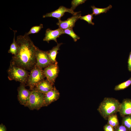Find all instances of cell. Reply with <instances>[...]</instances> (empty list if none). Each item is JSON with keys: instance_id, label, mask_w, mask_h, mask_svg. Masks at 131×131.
<instances>
[{"instance_id": "cell-6", "label": "cell", "mask_w": 131, "mask_h": 131, "mask_svg": "<svg viewBox=\"0 0 131 131\" xmlns=\"http://www.w3.org/2000/svg\"><path fill=\"white\" fill-rule=\"evenodd\" d=\"M48 53V51L42 50L37 48L36 53L35 66L42 68L52 64L49 58Z\"/></svg>"}, {"instance_id": "cell-16", "label": "cell", "mask_w": 131, "mask_h": 131, "mask_svg": "<svg viewBox=\"0 0 131 131\" xmlns=\"http://www.w3.org/2000/svg\"><path fill=\"white\" fill-rule=\"evenodd\" d=\"M14 32V37L12 43L11 44L8 52L15 56L17 54L18 50L17 45L15 38V35L17 31H13Z\"/></svg>"}, {"instance_id": "cell-27", "label": "cell", "mask_w": 131, "mask_h": 131, "mask_svg": "<svg viewBox=\"0 0 131 131\" xmlns=\"http://www.w3.org/2000/svg\"><path fill=\"white\" fill-rule=\"evenodd\" d=\"M127 63L128 69L130 72H131V51L129 53Z\"/></svg>"}, {"instance_id": "cell-26", "label": "cell", "mask_w": 131, "mask_h": 131, "mask_svg": "<svg viewBox=\"0 0 131 131\" xmlns=\"http://www.w3.org/2000/svg\"><path fill=\"white\" fill-rule=\"evenodd\" d=\"M114 130L115 131H128L127 128L122 124L119 125Z\"/></svg>"}, {"instance_id": "cell-3", "label": "cell", "mask_w": 131, "mask_h": 131, "mask_svg": "<svg viewBox=\"0 0 131 131\" xmlns=\"http://www.w3.org/2000/svg\"><path fill=\"white\" fill-rule=\"evenodd\" d=\"M7 72L9 80H14L21 83L26 84L29 74L27 70L11 62Z\"/></svg>"}, {"instance_id": "cell-15", "label": "cell", "mask_w": 131, "mask_h": 131, "mask_svg": "<svg viewBox=\"0 0 131 131\" xmlns=\"http://www.w3.org/2000/svg\"><path fill=\"white\" fill-rule=\"evenodd\" d=\"M62 44V43H57L56 46L48 51V56L52 64L57 62L56 58L57 55L58 53V51L60 49V47Z\"/></svg>"}, {"instance_id": "cell-21", "label": "cell", "mask_w": 131, "mask_h": 131, "mask_svg": "<svg viewBox=\"0 0 131 131\" xmlns=\"http://www.w3.org/2000/svg\"><path fill=\"white\" fill-rule=\"evenodd\" d=\"M64 34H66L70 36L75 42H76L80 39V37L74 32L73 28L63 30Z\"/></svg>"}, {"instance_id": "cell-14", "label": "cell", "mask_w": 131, "mask_h": 131, "mask_svg": "<svg viewBox=\"0 0 131 131\" xmlns=\"http://www.w3.org/2000/svg\"><path fill=\"white\" fill-rule=\"evenodd\" d=\"M53 85L46 79L40 82L34 89L45 94L54 88Z\"/></svg>"}, {"instance_id": "cell-20", "label": "cell", "mask_w": 131, "mask_h": 131, "mask_svg": "<svg viewBox=\"0 0 131 131\" xmlns=\"http://www.w3.org/2000/svg\"><path fill=\"white\" fill-rule=\"evenodd\" d=\"M122 118V125L125 126L128 131H131V115L126 116Z\"/></svg>"}, {"instance_id": "cell-22", "label": "cell", "mask_w": 131, "mask_h": 131, "mask_svg": "<svg viewBox=\"0 0 131 131\" xmlns=\"http://www.w3.org/2000/svg\"><path fill=\"white\" fill-rule=\"evenodd\" d=\"M43 27L42 24H40L38 26H34L32 27L29 31L27 33H26L25 34L27 36H28L31 34H35L38 33Z\"/></svg>"}, {"instance_id": "cell-12", "label": "cell", "mask_w": 131, "mask_h": 131, "mask_svg": "<svg viewBox=\"0 0 131 131\" xmlns=\"http://www.w3.org/2000/svg\"><path fill=\"white\" fill-rule=\"evenodd\" d=\"M60 93L55 87L52 90L45 94L44 96V106H47L51 103L58 99Z\"/></svg>"}, {"instance_id": "cell-13", "label": "cell", "mask_w": 131, "mask_h": 131, "mask_svg": "<svg viewBox=\"0 0 131 131\" xmlns=\"http://www.w3.org/2000/svg\"><path fill=\"white\" fill-rule=\"evenodd\" d=\"M119 112L122 117L131 115V99L126 98L123 99L121 103Z\"/></svg>"}, {"instance_id": "cell-17", "label": "cell", "mask_w": 131, "mask_h": 131, "mask_svg": "<svg viewBox=\"0 0 131 131\" xmlns=\"http://www.w3.org/2000/svg\"><path fill=\"white\" fill-rule=\"evenodd\" d=\"M107 124L112 126L114 129L119 125V123L116 114L109 116L107 119Z\"/></svg>"}, {"instance_id": "cell-5", "label": "cell", "mask_w": 131, "mask_h": 131, "mask_svg": "<svg viewBox=\"0 0 131 131\" xmlns=\"http://www.w3.org/2000/svg\"><path fill=\"white\" fill-rule=\"evenodd\" d=\"M26 107L31 110L40 109L44 106L45 94L33 89L32 90Z\"/></svg>"}, {"instance_id": "cell-4", "label": "cell", "mask_w": 131, "mask_h": 131, "mask_svg": "<svg viewBox=\"0 0 131 131\" xmlns=\"http://www.w3.org/2000/svg\"><path fill=\"white\" fill-rule=\"evenodd\" d=\"M27 81V85L32 90L45 77L42 68L35 66L30 71Z\"/></svg>"}, {"instance_id": "cell-1", "label": "cell", "mask_w": 131, "mask_h": 131, "mask_svg": "<svg viewBox=\"0 0 131 131\" xmlns=\"http://www.w3.org/2000/svg\"><path fill=\"white\" fill-rule=\"evenodd\" d=\"M16 41L18 50L11 62L28 70H31L36 63V53L37 47L28 36L24 34L17 36Z\"/></svg>"}, {"instance_id": "cell-28", "label": "cell", "mask_w": 131, "mask_h": 131, "mask_svg": "<svg viewBox=\"0 0 131 131\" xmlns=\"http://www.w3.org/2000/svg\"><path fill=\"white\" fill-rule=\"evenodd\" d=\"M7 128L2 123L0 125V131H7Z\"/></svg>"}, {"instance_id": "cell-19", "label": "cell", "mask_w": 131, "mask_h": 131, "mask_svg": "<svg viewBox=\"0 0 131 131\" xmlns=\"http://www.w3.org/2000/svg\"><path fill=\"white\" fill-rule=\"evenodd\" d=\"M131 85V77L126 81L116 85L114 88V90L115 91L123 90Z\"/></svg>"}, {"instance_id": "cell-23", "label": "cell", "mask_w": 131, "mask_h": 131, "mask_svg": "<svg viewBox=\"0 0 131 131\" xmlns=\"http://www.w3.org/2000/svg\"><path fill=\"white\" fill-rule=\"evenodd\" d=\"M93 15L92 13L90 14H88L84 16H81L80 19L86 21L89 24L93 25H94V23L92 22V20L94 18L93 16Z\"/></svg>"}, {"instance_id": "cell-25", "label": "cell", "mask_w": 131, "mask_h": 131, "mask_svg": "<svg viewBox=\"0 0 131 131\" xmlns=\"http://www.w3.org/2000/svg\"><path fill=\"white\" fill-rule=\"evenodd\" d=\"M103 129L104 131H115L114 128L108 124L104 126Z\"/></svg>"}, {"instance_id": "cell-2", "label": "cell", "mask_w": 131, "mask_h": 131, "mask_svg": "<svg viewBox=\"0 0 131 131\" xmlns=\"http://www.w3.org/2000/svg\"><path fill=\"white\" fill-rule=\"evenodd\" d=\"M120 104L115 98L106 97L100 103L97 110L105 119L107 120L109 116L119 112Z\"/></svg>"}, {"instance_id": "cell-8", "label": "cell", "mask_w": 131, "mask_h": 131, "mask_svg": "<svg viewBox=\"0 0 131 131\" xmlns=\"http://www.w3.org/2000/svg\"><path fill=\"white\" fill-rule=\"evenodd\" d=\"M25 84L21 83L17 89V98L20 104L26 107L32 90L26 89Z\"/></svg>"}, {"instance_id": "cell-9", "label": "cell", "mask_w": 131, "mask_h": 131, "mask_svg": "<svg viewBox=\"0 0 131 131\" xmlns=\"http://www.w3.org/2000/svg\"><path fill=\"white\" fill-rule=\"evenodd\" d=\"M66 12H68L74 15L81 12V11L74 12L70 8H68L63 6H61L57 10L43 15V17H53L57 18L58 20H61V17L64 15Z\"/></svg>"}, {"instance_id": "cell-11", "label": "cell", "mask_w": 131, "mask_h": 131, "mask_svg": "<svg viewBox=\"0 0 131 131\" xmlns=\"http://www.w3.org/2000/svg\"><path fill=\"white\" fill-rule=\"evenodd\" d=\"M64 34L63 30L59 28L54 30L48 28L46 30L45 37L43 40L48 43H49V41L51 40H53L57 43V38Z\"/></svg>"}, {"instance_id": "cell-10", "label": "cell", "mask_w": 131, "mask_h": 131, "mask_svg": "<svg viewBox=\"0 0 131 131\" xmlns=\"http://www.w3.org/2000/svg\"><path fill=\"white\" fill-rule=\"evenodd\" d=\"M81 16V14L78 13L73 15L65 21L58 20L57 25L59 26V28L63 30L73 28L76 22L80 19Z\"/></svg>"}, {"instance_id": "cell-18", "label": "cell", "mask_w": 131, "mask_h": 131, "mask_svg": "<svg viewBox=\"0 0 131 131\" xmlns=\"http://www.w3.org/2000/svg\"><path fill=\"white\" fill-rule=\"evenodd\" d=\"M91 7L92 9V14L95 16L101 13H106L107 11L112 7V6L110 5L106 8H99L96 7L94 6H92Z\"/></svg>"}, {"instance_id": "cell-24", "label": "cell", "mask_w": 131, "mask_h": 131, "mask_svg": "<svg viewBox=\"0 0 131 131\" xmlns=\"http://www.w3.org/2000/svg\"><path fill=\"white\" fill-rule=\"evenodd\" d=\"M86 1V0H73L71 1V7L70 8L74 11L78 6L84 3Z\"/></svg>"}, {"instance_id": "cell-7", "label": "cell", "mask_w": 131, "mask_h": 131, "mask_svg": "<svg viewBox=\"0 0 131 131\" xmlns=\"http://www.w3.org/2000/svg\"><path fill=\"white\" fill-rule=\"evenodd\" d=\"M43 71L47 79L54 84L59 71L58 62L51 64L45 68Z\"/></svg>"}]
</instances>
